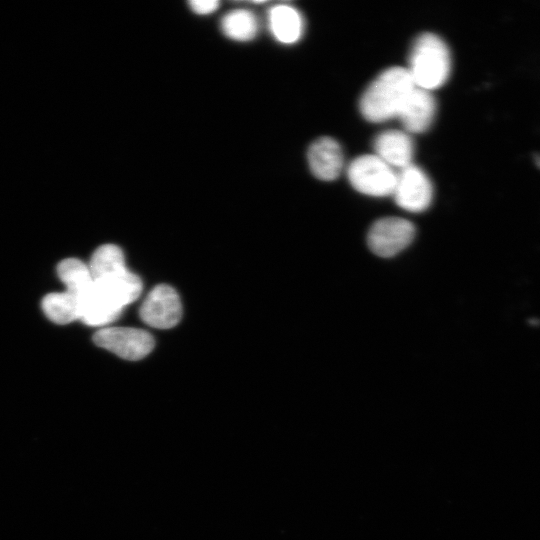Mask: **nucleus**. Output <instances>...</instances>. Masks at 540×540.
Returning <instances> with one entry per match:
<instances>
[{"mask_svg":"<svg viewBox=\"0 0 540 540\" xmlns=\"http://www.w3.org/2000/svg\"><path fill=\"white\" fill-rule=\"evenodd\" d=\"M307 159L313 175L323 181L338 178L344 166L342 148L331 137L316 139L308 149Z\"/></svg>","mask_w":540,"mask_h":540,"instance_id":"obj_8","label":"nucleus"},{"mask_svg":"<svg viewBox=\"0 0 540 540\" xmlns=\"http://www.w3.org/2000/svg\"><path fill=\"white\" fill-rule=\"evenodd\" d=\"M347 177L359 193L372 197L392 195L397 172L375 154L355 158L347 168Z\"/></svg>","mask_w":540,"mask_h":540,"instance_id":"obj_3","label":"nucleus"},{"mask_svg":"<svg viewBox=\"0 0 540 540\" xmlns=\"http://www.w3.org/2000/svg\"><path fill=\"white\" fill-rule=\"evenodd\" d=\"M415 87L407 68L390 67L365 89L359 102L360 112L374 123L397 117Z\"/></svg>","mask_w":540,"mask_h":540,"instance_id":"obj_1","label":"nucleus"},{"mask_svg":"<svg viewBox=\"0 0 540 540\" xmlns=\"http://www.w3.org/2000/svg\"><path fill=\"white\" fill-rule=\"evenodd\" d=\"M42 309L51 321L68 324L80 319L81 301L68 290L50 293L43 298Z\"/></svg>","mask_w":540,"mask_h":540,"instance_id":"obj_12","label":"nucleus"},{"mask_svg":"<svg viewBox=\"0 0 540 540\" xmlns=\"http://www.w3.org/2000/svg\"><path fill=\"white\" fill-rule=\"evenodd\" d=\"M139 314L148 326L159 329L171 328L180 321L182 316L179 295L171 286L157 285L147 294Z\"/></svg>","mask_w":540,"mask_h":540,"instance_id":"obj_7","label":"nucleus"},{"mask_svg":"<svg viewBox=\"0 0 540 540\" xmlns=\"http://www.w3.org/2000/svg\"><path fill=\"white\" fill-rule=\"evenodd\" d=\"M93 340L97 346L126 360L142 359L154 347V339L149 332L133 327L101 328Z\"/></svg>","mask_w":540,"mask_h":540,"instance_id":"obj_5","label":"nucleus"},{"mask_svg":"<svg viewBox=\"0 0 540 540\" xmlns=\"http://www.w3.org/2000/svg\"><path fill=\"white\" fill-rule=\"evenodd\" d=\"M268 24L274 38L283 44L297 42L304 29L301 14L288 4L273 6L268 13Z\"/></svg>","mask_w":540,"mask_h":540,"instance_id":"obj_11","label":"nucleus"},{"mask_svg":"<svg viewBox=\"0 0 540 540\" xmlns=\"http://www.w3.org/2000/svg\"><path fill=\"white\" fill-rule=\"evenodd\" d=\"M435 113L436 102L431 91L415 87L397 118L407 133H422L432 124Z\"/></svg>","mask_w":540,"mask_h":540,"instance_id":"obj_9","label":"nucleus"},{"mask_svg":"<svg viewBox=\"0 0 540 540\" xmlns=\"http://www.w3.org/2000/svg\"><path fill=\"white\" fill-rule=\"evenodd\" d=\"M375 155L393 169L412 164L413 141L406 131L390 129L377 135L373 143Z\"/></svg>","mask_w":540,"mask_h":540,"instance_id":"obj_10","label":"nucleus"},{"mask_svg":"<svg viewBox=\"0 0 540 540\" xmlns=\"http://www.w3.org/2000/svg\"><path fill=\"white\" fill-rule=\"evenodd\" d=\"M57 273L66 290L75 294L82 302L93 285L88 264L76 258H67L58 264Z\"/></svg>","mask_w":540,"mask_h":540,"instance_id":"obj_13","label":"nucleus"},{"mask_svg":"<svg viewBox=\"0 0 540 540\" xmlns=\"http://www.w3.org/2000/svg\"><path fill=\"white\" fill-rule=\"evenodd\" d=\"M217 0H193L189 2L190 9L197 15H209L219 8Z\"/></svg>","mask_w":540,"mask_h":540,"instance_id":"obj_16","label":"nucleus"},{"mask_svg":"<svg viewBox=\"0 0 540 540\" xmlns=\"http://www.w3.org/2000/svg\"><path fill=\"white\" fill-rule=\"evenodd\" d=\"M407 70L416 87L428 91L441 87L451 71L448 46L436 34L419 35L412 45Z\"/></svg>","mask_w":540,"mask_h":540,"instance_id":"obj_2","label":"nucleus"},{"mask_svg":"<svg viewBox=\"0 0 540 540\" xmlns=\"http://www.w3.org/2000/svg\"><path fill=\"white\" fill-rule=\"evenodd\" d=\"M412 222L400 217H384L372 224L367 235L369 249L377 256L389 258L406 249L415 237Z\"/></svg>","mask_w":540,"mask_h":540,"instance_id":"obj_4","label":"nucleus"},{"mask_svg":"<svg viewBox=\"0 0 540 540\" xmlns=\"http://www.w3.org/2000/svg\"><path fill=\"white\" fill-rule=\"evenodd\" d=\"M221 31L234 41H250L258 33V21L255 15L246 9L228 12L221 20Z\"/></svg>","mask_w":540,"mask_h":540,"instance_id":"obj_14","label":"nucleus"},{"mask_svg":"<svg viewBox=\"0 0 540 540\" xmlns=\"http://www.w3.org/2000/svg\"><path fill=\"white\" fill-rule=\"evenodd\" d=\"M93 279L126 267L124 254L116 245L105 244L93 253L88 264Z\"/></svg>","mask_w":540,"mask_h":540,"instance_id":"obj_15","label":"nucleus"},{"mask_svg":"<svg viewBox=\"0 0 540 540\" xmlns=\"http://www.w3.org/2000/svg\"><path fill=\"white\" fill-rule=\"evenodd\" d=\"M392 195L403 210L420 213L432 202L433 186L427 174L412 163L397 172Z\"/></svg>","mask_w":540,"mask_h":540,"instance_id":"obj_6","label":"nucleus"}]
</instances>
